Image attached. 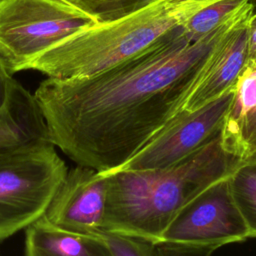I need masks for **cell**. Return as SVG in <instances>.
<instances>
[{
	"instance_id": "6da1fadb",
	"label": "cell",
	"mask_w": 256,
	"mask_h": 256,
	"mask_svg": "<svg viewBox=\"0 0 256 256\" xmlns=\"http://www.w3.org/2000/svg\"><path fill=\"white\" fill-rule=\"evenodd\" d=\"M252 12L249 0L197 41L187 39L182 25L103 71L42 81L34 97L49 141L77 165L119 169L182 112L211 51Z\"/></svg>"
},
{
	"instance_id": "7a4b0ae2",
	"label": "cell",
	"mask_w": 256,
	"mask_h": 256,
	"mask_svg": "<svg viewBox=\"0 0 256 256\" xmlns=\"http://www.w3.org/2000/svg\"><path fill=\"white\" fill-rule=\"evenodd\" d=\"M242 162L226 149L220 133L170 167L104 173L107 195L100 231L134 235L156 244L184 205L211 184L229 177Z\"/></svg>"
},
{
	"instance_id": "3957f363",
	"label": "cell",
	"mask_w": 256,
	"mask_h": 256,
	"mask_svg": "<svg viewBox=\"0 0 256 256\" xmlns=\"http://www.w3.org/2000/svg\"><path fill=\"white\" fill-rule=\"evenodd\" d=\"M220 0H150L117 19L94 24L62 40L28 62L54 79L93 75L142 52Z\"/></svg>"
},
{
	"instance_id": "277c9868",
	"label": "cell",
	"mask_w": 256,
	"mask_h": 256,
	"mask_svg": "<svg viewBox=\"0 0 256 256\" xmlns=\"http://www.w3.org/2000/svg\"><path fill=\"white\" fill-rule=\"evenodd\" d=\"M51 142L0 155V242L42 217L68 168Z\"/></svg>"
},
{
	"instance_id": "5b68a950",
	"label": "cell",
	"mask_w": 256,
	"mask_h": 256,
	"mask_svg": "<svg viewBox=\"0 0 256 256\" xmlns=\"http://www.w3.org/2000/svg\"><path fill=\"white\" fill-rule=\"evenodd\" d=\"M98 22L61 0H0V60L11 74Z\"/></svg>"
},
{
	"instance_id": "8992f818",
	"label": "cell",
	"mask_w": 256,
	"mask_h": 256,
	"mask_svg": "<svg viewBox=\"0 0 256 256\" xmlns=\"http://www.w3.org/2000/svg\"><path fill=\"white\" fill-rule=\"evenodd\" d=\"M250 238L232 197L228 177L192 198L174 216L158 243L219 248Z\"/></svg>"
},
{
	"instance_id": "52a82bcc",
	"label": "cell",
	"mask_w": 256,
	"mask_h": 256,
	"mask_svg": "<svg viewBox=\"0 0 256 256\" xmlns=\"http://www.w3.org/2000/svg\"><path fill=\"white\" fill-rule=\"evenodd\" d=\"M233 95L234 87L194 111H182L161 133L119 169L131 171L163 169L198 151L221 133Z\"/></svg>"
},
{
	"instance_id": "ba28073f",
	"label": "cell",
	"mask_w": 256,
	"mask_h": 256,
	"mask_svg": "<svg viewBox=\"0 0 256 256\" xmlns=\"http://www.w3.org/2000/svg\"><path fill=\"white\" fill-rule=\"evenodd\" d=\"M106 195L107 175L76 165L67 171L43 216L60 229L96 235L102 229Z\"/></svg>"
},
{
	"instance_id": "9c48e42d",
	"label": "cell",
	"mask_w": 256,
	"mask_h": 256,
	"mask_svg": "<svg viewBox=\"0 0 256 256\" xmlns=\"http://www.w3.org/2000/svg\"><path fill=\"white\" fill-rule=\"evenodd\" d=\"M253 13L243 18L211 51L182 111H194L234 87L247 60L248 25Z\"/></svg>"
},
{
	"instance_id": "30bf717a",
	"label": "cell",
	"mask_w": 256,
	"mask_h": 256,
	"mask_svg": "<svg viewBox=\"0 0 256 256\" xmlns=\"http://www.w3.org/2000/svg\"><path fill=\"white\" fill-rule=\"evenodd\" d=\"M44 142L50 141L34 94L15 81L8 102L0 111V155Z\"/></svg>"
},
{
	"instance_id": "8fae6325",
	"label": "cell",
	"mask_w": 256,
	"mask_h": 256,
	"mask_svg": "<svg viewBox=\"0 0 256 256\" xmlns=\"http://www.w3.org/2000/svg\"><path fill=\"white\" fill-rule=\"evenodd\" d=\"M221 138L230 152L244 160L256 148V66H244L226 114Z\"/></svg>"
},
{
	"instance_id": "7c38bea8",
	"label": "cell",
	"mask_w": 256,
	"mask_h": 256,
	"mask_svg": "<svg viewBox=\"0 0 256 256\" xmlns=\"http://www.w3.org/2000/svg\"><path fill=\"white\" fill-rule=\"evenodd\" d=\"M24 256H113L99 235L60 229L42 216L25 229Z\"/></svg>"
},
{
	"instance_id": "4fadbf2b",
	"label": "cell",
	"mask_w": 256,
	"mask_h": 256,
	"mask_svg": "<svg viewBox=\"0 0 256 256\" xmlns=\"http://www.w3.org/2000/svg\"><path fill=\"white\" fill-rule=\"evenodd\" d=\"M228 181L250 238H256V162H242L228 177Z\"/></svg>"
},
{
	"instance_id": "5bb4252c",
	"label": "cell",
	"mask_w": 256,
	"mask_h": 256,
	"mask_svg": "<svg viewBox=\"0 0 256 256\" xmlns=\"http://www.w3.org/2000/svg\"><path fill=\"white\" fill-rule=\"evenodd\" d=\"M248 1L249 0H220L207 6L182 26L185 36L190 41H197L216 29Z\"/></svg>"
},
{
	"instance_id": "9a60e30c",
	"label": "cell",
	"mask_w": 256,
	"mask_h": 256,
	"mask_svg": "<svg viewBox=\"0 0 256 256\" xmlns=\"http://www.w3.org/2000/svg\"><path fill=\"white\" fill-rule=\"evenodd\" d=\"M88 14L98 23L124 16L150 0H61Z\"/></svg>"
},
{
	"instance_id": "2e32d148",
	"label": "cell",
	"mask_w": 256,
	"mask_h": 256,
	"mask_svg": "<svg viewBox=\"0 0 256 256\" xmlns=\"http://www.w3.org/2000/svg\"><path fill=\"white\" fill-rule=\"evenodd\" d=\"M96 235L103 239L113 256H155V243L142 237L112 231H99Z\"/></svg>"
},
{
	"instance_id": "e0dca14e",
	"label": "cell",
	"mask_w": 256,
	"mask_h": 256,
	"mask_svg": "<svg viewBox=\"0 0 256 256\" xmlns=\"http://www.w3.org/2000/svg\"><path fill=\"white\" fill-rule=\"evenodd\" d=\"M215 248L156 243L155 256H212Z\"/></svg>"
},
{
	"instance_id": "ac0fdd59",
	"label": "cell",
	"mask_w": 256,
	"mask_h": 256,
	"mask_svg": "<svg viewBox=\"0 0 256 256\" xmlns=\"http://www.w3.org/2000/svg\"><path fill=\"white\" fill-rule=\"evenodd\" d=\"M15 81L12 74L0 60V111L7 104Z\"/></svg>"
},
{
	"instance_id": "d6986e66",
	"label": "cell",
	"mask_w": 256,
	"mask_h": 256,
	"mask_svg": "<svg viewBox=\"0 0 256 256\" xmlns=\"http://www.w3.org/2000/svg\"><path fill=\"white\" fill-rule=\"evenodd\" d=\"M246 66H256V12L250 18L248 25V54Z\"/></svg>"
},
{
	"instance_id": "ffe728a7",
	"label": "cell",
	"mask_w": 256,
	"mask_h": 256,
	"mask_svg": "<svg viewBox=\"0 0 256 256\" xmlns=\"http://www.w3.org/2000/svg\"><path fill=\"white\" fill-rule=\"evenodd\" d=\"M243 162H256V148L243 160Z\"/></svg>"
}]
</instances>
